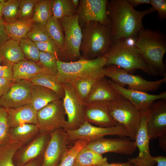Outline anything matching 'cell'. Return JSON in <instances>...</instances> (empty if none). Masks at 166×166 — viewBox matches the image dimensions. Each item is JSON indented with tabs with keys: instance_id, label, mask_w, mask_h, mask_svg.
I'll return each instance as SVG.
<instances>
[{
	"instance_id": "1",
	"label": "cell",
	"mask_w": 166,
	"mask_h": 166,
	"mask_svg": "<svg viewBox=\"0 0 166 166\" xmlns=\"http://www.w3.org/2000/svg\"><path fill=\"white\" fill-rule=\"evenodd\" d=\"M155 11L152 7L141 11L136 10L127 0H108L107 12L113 43L135 37L144 28L143 18Z\"/></svg>"
},
{
	"instance_id": "2",
	"label": "cell",
	"mask_w": 166,
	"mask_h": 166,
	"mask_svg": "<svg viewBox=\"0 0 166 166\" xmlns=\"http://www.w3.org/2000/svg\"><path fill=\"white\" fill-rule=\"evenodd\" d=\"M165 35L157 31L143 28L135 38V46L154 76H166L163 57L166 53Z\"/></svg>"
},
{
	"instance_id": "3",
	"label": "cell",
	"mask_w": 166,
	"mask_h": 166,
	"mask_svg": "<svg viewBox=\"0 0 166 166\" xmlns=\"http://www.w3.org/2000/svg\"><path fill=\"white\" fill-rule=\"evenodd\" d=\"M81 31V58L92 60L103 56L113 44L110 25L92 22L82 28Z\"/></svg>"
},
{
	"instance_id": "4",
	"label": "cell",
	"mask_w": 166,
	"mask_h": 166,
	"mask_svg": "<svg viewBox=\"0 0 166 166\" xmlns=\"http://www.w3.org/2000/svg\"><path fill=\"white\" fill-rule=\"evenodd\" d=\"M57 73L56 77L62 83H71L83 78L100 79L104 76L103 70L106 66L103 56L92 60L81 58L77 60L64 62L57 58Z\"/></svg>"
},
{
	"instance_id": "5",
	"label": "cell",
	"mask_w": 166,
	"mask_h": 166,
	"mask_svg": "<svg viewBox=\"0 0 166 166\" xmlns=\"http://www.w3.org/2000/svg\"><path fill=\"white\" fill-rule=\"evenodd\" d=\"M103 56L106 60V66L115 65L130 73L136 69H140L149 75L154 76L138 49L135 46L124 41L113 43Z\"/></svg>"
},
{
	"instance_id": "6",
	"label": "cell",
	"mask_w": 166,
	"mask_h": 166,
	"mask_svg": "<svg viewBox=\"0 0 166 166\" xmlns=\"http://www.w3.org/2000/svg\"><path fill=\"white\" fill-rule=\"evenodd\" d=\"M109 111L112 118L123 126L135 141L141 121L140 111L122 96L110 102Z\"/></svg>"
},
{
	"instance_id": "7",
	"label": "cell",
	"mask_w": 166,
	"mask_h": 166,
	"mask_svg": "<svg viewBox=\"0 0 166 166\" xmlns=\"http://www.w3.org/2000/svg\"><path fill=\"white\" fill-rule=\"evenodd\" d=\"M103 73L104 77L110 78L112 81L122 86L127 85L128 89L146 92L157 90L166 81V76L157 81H148L115 65L106 66Z\"/></svg>"
},
{
	"instance_id": "8",
	"label": "cell",
	"mask_w": 166,
	"mask_h": 166,
	"mask_svg": "<svg viewBox=\"0 0 166 166\" xmlns=\"http://www.w3.org/2000/svg\"><path fill=\"white\" fill-rule=\"evenodd\" d=\"M65 35V44L61 61H73L81 58L80 46L82 40L81 29L77 14L60 20Z\"/></svg>"
},
{
	"instance_id": "9",
	"label": "cell",
	"mask_w": 166,
	"mask_h": 166,
	"mask_svg": "<svg viewBox=\"0 0 166 166\" xmlns=\"http://www.w3.org/2000/svg\"><path fill=\"white\" fill-rule=\"evenodd\" d=\"M62 100L51 102L37 112L40 133L51 132L64 128L66 122Z\"/></svg>"
},
{
	"instance_id": "10",
	"label": "cell",
	"mask_w": 166,
	"mask_h": 166,
	"mask_svg": "<svg viewBox=\"0 0 166 166\" xmlns=\"http://www.w3.org/2000/svg\"><path fill=\"white\" fill-rule=\"evenodd\" d=\"M61 84L65 92L62 99L63 105L67 117L63 129L74 130L85 121L84 113L85 103L78 97L70 84Z\"/></svg>"
},
{
	"instance_id": "11",
	"label": "cell",
	"mask_w": 166,
	"mask_h": 166,
	"mask_svg": "<svg viewBox=\"0 0 166 166\" xmlns=\"http://www.w3.org/2000/svg\"><path fill=\"white\" fill-rule=\"evenodd\" d=\"M65 131L68 142H75L80 139H87L91 141L107 135L130 137L129 133L123 126L118 123L114 127L103 128L93 125L85 121L78 128Z\"/></svg>"
},
{
	"instance_id": "12",
	"label": "cell",
	"mask_w": 166,
	"mask_h": 166,
	"mask_svg": "<svg viewBox=\"0 0 166 166\" xmlns=\"http://www.w3.org/2000/svg\"><path fill=\"white\" fill-rule=\"evenodd\" d=\"M107 0H80L77 9L78 23L81 29L95 22L110 25L107 12Z\"/></svg>"
},
{
	"instance_id": "13",
	"label": "cell",
	"mask_w": 166,
	"mask_h": 166,
	"mask_svg": "<svg viewBox=\"0 0 166 166\" xmlns=\"http://www.w3.org/2000/svg\"><path fill=\"white\" fill-rule=\"evenodd\" d=\"M85 147L101 155L114 152L127 155L133 154L136 148L135 141L128 137L116 138L102 137L90 141Z\"/></svg>"
},
{
	"instance_id": "14",
	"label": "cell",
	"mask_w": 166,
	"mask_h": 166,
	"mask_svg": "<svg viewBox=\"0 0 166 166\" xmlns=\"http://www.w3.org/2000/svg\"><path fill=\"white\" fill-rule=\"evenodd\" d=\"M148 110L140 111L141 121L135 140L139 150V155L136 157L129 159L127 161L135 166H154L156 163L151 155L149 148L150 139L146 126Z\"/></svg>"
},
{
	"instance_id": "15",
	"label": "cell",
	"mask_w": 166,
	"mask_h": 166,
	"mask_svg": "<svg viewBox=\"0 0 166 166\" xmlns=\"http://www.w3.org/2000/svg\"><path fill=\"white\" fill-rule=\"evenodd\" d=\"M50 137V133L39 132L23 145L13 156V161L15 166H23L38 157L43 156Z\"/></svg>"
},
{
	"instance_id": "16",
	"label": "cell",
	"mask_w": 166,
	"mask_h": 166,
	"mask_svg": "<svg viewBox=\"0 0 166 166\" xmlns=\"http://www.w3.org/2000/svg\"><path fill=\"white\" fill-rule=\"evenodd\" d=\"M32 85L26 80L14 82L7 92L0 98V106L6 109L15 108L30 104Z\"/></svg>"
},
{
	"instance_id": "17",
	"label": "cell",
	"mask_w": 166,
	"mask_h": 166,
	"mask_svg": "<svg viewBox=\"0 0 166 166\" xmlns=\"http://www.w3.org/2000/svg\"><path fill=\"white\" fill-rule=\"evenodd\" d=\"M50 139L43 156L42 166H58L67 150V134L63 128L50 133Z\"/></svg>"
},
{
	"instance_id": "18",
	"label": "cell",
	"mask_w": 166,
	"mask_h": 166,
	"mask_svg": "<svg viewBox=\"0 0 166 166\" xmlns=\"http://www.w3.org/2000/svg\"><path fill=\"white\" fill-rule=\"evenodd\" d=\"M146 126L150 140L166 133V100L156 101L149 106Z\"/></svg>"
},
{
	"instance_id": "19",
	"label": "cell",
	"mask_w": 166,
	"mask_h": 166,
	"mask_svg": "<svg viewBox=\"0 0 166 166\" xmlns=\"http://www.w3.org/2000/svg\"><path fill=\"white\" fill-rule=\"evenodd\" d=\"M109 81L113 88L140 111L148 109L150 105L156 101L166 100V91L158 94H150L141 91L125 88L111 80Z\"/></svg>"
},
{
	"instance_id": "20",
	"label": "cell",
	"mask_w": 166,
	"mask_h": 166,
	"mask_svg": "<svg viewBox=\"0 0 166 166\" xmlns=\"http://www.w3.org/2000/svg\"><path fill=\"white\" fill-rule=\"evenodd\" d=\"M110 102H96L85 103L84 113L85 121L99 127L109 128L117 123L109 113Z\"/></svg>"
},
{
	"instance_id": "21",
	"label": "cell",
	"mask_w": 166,
	"mask_h": 166,
	"mask_svg": "<svg viewBox=\"0 0 166 166\" xmlns=\"http://www.w3.org/2000/svg\"><path fill=\"white\" fill-rule=\"evenodd\" d=\"M122 96L112 87L109 80L103 77L97 81L84 102L89 103L96 102H110Z\"/></svg>"
},
{
	"instance_id": "22",
	"label": "cell",
	"mask_w": 166,
	"mask_h": 166,
	"mask_svg": "<svg viewBox=\"0 0 166 166\" xmlns=\"http://www.w3.org/2000/svg\"><path fill=\"white\" fill-rule=\"evenodd\" d=\"M6 109L8 115V123L10 128L26 123L38 125L37 111L30 104L17 108Z\"/></svg>"
},
{
	"instance_id": "23",
	"label": "cell",
	"mask_w": 166,
	"mask_h": 166,
	"mask_svg": "<svg viewBox=\"0 0 166 166\" xmlns=\"http://www.w3.org/2000/svg\"><path fill=\"white\" fill-rule=\"evenodd\" d=\"M13 70L12 80L14 82L21 80H28L40 74H51L38 62L31 60L24 59L14 64Z\"/></svg>"
},
{
	"instance_id": "24",
	"label": "cell",
	"mask_w": 166,
	"mask_h": 166,
	"mask_svg": "<svg viewBox=\"0 0 166 166\" xmlns=\"http://www.w3.org/2000/svg\"><path fill=\"white\" fill-rule=\"evenodd\" d=\"M61 99L58 94L50 89L41 85H32L30 104L37 112L50 103Z\"/></svg>"
},
{
	"instance_id": "25",
	"label": "cell",
	"mask_w": 166,
	"mask_h": 166,
	"mask_svg": "<svg viewBox=\"0 0 166 166\" xmlns=\"http://www.w3.org/2000/svg\"><path fill=\"white\" fill-rule=\"evenodd\" d=\"M0 58L5 65L14 64L25 59L19 45V41L10 39L0 49Z\"/></svg>"
},
{
	"instance_id": "26",
	"label": "cell",
	"mask_w": 166,
	"mask_h": 166,
	"mask_svg": "<svg viewBox=\"0 0 166 166\" xmlns=\"http://www.w3.org/2000/svg\"><path fill=\"white\" fill-rule=\"evenodd\" d=\"M34 22L32 18L18 19L10 22H4V25L10 38L20 41L27 38L28 33Z\"/></svg>"
},
{
	"instance_id": "27",
	"label": "cell",
	"mask_w": 166,
	"mask_h": 166,
	"mask_svg": "<svg viewBox=\"0 0 166 166\" xmlns=\"http://www.w3.org/2000/svg\"><path fill=\"white\" fill-rule=\"evenodd\" d=\"M40 132L38 125L31 124H23L10 128V142H20L26 144Z\"/></svg>"
},
{
	"instance_id": "28",
	"label": "cell",
	"mask_w": 166,
	"mask_h": 166,
	"mask_svg": "<svg viewBox=\"0 0 166 166\" xmlns=\"http://www.w3.org/2000/svg\"><path fill=\"white\" fill-rule=\"evenodd\" d=\"M107 163L106 157L85 146L77 155L73 166H97Z\"/></svg>"
},
{
	"instance_id": "29",
	"label": "cell",
	"mask_w": 166,
	"mask_h": 166,
	"mask_svg": "<svg viewBox=\"0 0 166 166\" xmlns=\"http://www.w3.org/2000/svg\"><path fill=\"white\" fill-rule=\"evenodd\" d=\"M45 26L50 38L60 50L61 60L65 44L63 29L60 20L54 18L52 16L49 19Z\"/></svg>"
},
{
	"instance_id": "30",
	"label": "cell",
	"mask_w": 166,
	"mask_h": 166,
	"mask_svg": "<svg viewBox=\"0 0 166 166\" xmlns=\"http://www.w3.org/2000/svg\"><path fill=\"white\" fill-rule=\"evenodd\" d=\"M33 85H41L50 89L58 94L63 99L65 95L64 89L62 84L55 76L42 73L28 80Z\"/></svg>"
},
{
	"instance_id": "31",
	"label": "cell",
	"mask_w": 166,
	"mask_h": 166,
	"mask_svg": "<svg viewBox=\"0 0 166 166\" xmlns=\"http://www.w3.org/2000/svg\"><path fill=\"white\" fill-rule=\"evenodd\" d=\"M77 8L72 0H53L52 7V17L60 20L65 17L77 14Z\"/></svg>"
},
{
	"instance_id": "32",
	"label": "cell",
	"mask_w": 166,
	"mask_h": 166,
	"mask_svg": "<svg viewBox=\"0 0 166 166\" xmlns=\"http://www.w3.org/2000/svg\"><path fill=\"white\" fill-rule=\"evenodd\" d=\"M53 0H39L36 3L32 19L34 22L45 24L52 16Z\"/></svg>"
},
{
	"instance_id": "33",
	"label": "cell",
	"mask_w": 166,
	"mask_h": 166,
	"mask_svg": "<svg viewBox=\"0 0 166 166\" xmlns=\"http://www.w3.org/2000/svg\"><path fill=\"white\" fill-rule=\"evenodd\" d=\"M25 144L20 142H10L0 146V166H15L13 156L17 151Z\"/></svg>"
},
{
	"instance_id": "34",
	"label": "cell",
	"mask_w": 166,
	"mask_h": 166,
	"mask_svg": "<svg viewBox=\"0 0 166 166\" xmlns=\"http://www.w3.org/2000/svg\"><path fill=\"white\" fill-rule=\"evenodd\" d=\"M99 79L83 78L69 83L71 85L79 98L84 102Z\"/></svg>"
},
{
	"instance_id": "35",
	"label": "cell",
	"mask_w": 166,
	"mask_h": 166,
	"mask_svg": "<svg viewBox=\"0 0 166 166\" xmlns=\"http://www.w3.org/2000/svg\"><path fill=\"white\" fill-rule=\"evenodd\" d=\"M90 141L88 140L80 139L75 141L74 145L67 150L62 156L58 166H73L79 152Z\"/></svg>"
},
{
	"instance_id": "36",
	"label": "cell",
	"mask_w": 166,
	"mask_h": 166,
	"mask_svg": "<svg viewBox=\"0 0 166 166\" xmlns=\"http://www.w3.org/2000/svg\"><path fill=\"white\" fill-rule=\"evenodd\" d=\"M19 0L5 1L2 9V18L4 22H10L18 19Z\"/></svg>"
},
{
	"instance_id": "37",
	"label": "cell",
	"mask_w": 166,
	"mask_h": 166,
	"mask_svg": "<svg viewBox=\"0 0 166 166\" xmlns=\"http://www.w3.org/2000/svg\"><path fill=\"white\" fill-rule=\"evenodd\" d=\"M27 38L34 42H44L50 38L45 26L36 22L32 25Z\"/></svg>"
},
{
	"instance_id": "38",
	"label": "cell",
	"mask_w": 166,
	"mask_h": 166,
	"mask_svg": "<svg viewBox=\"0 0 166 166\" xmlns=\"http://www.w3.org/2000/svg\"><path fill=\"white\" fill-rule=\"evenodd\" d=\"M19 45L24 56L38 63L40 51L34 42L28 38L22 39L19 41Z\"/></svg>"
},
{
	"instance_id": "39",
	"label": "cell",
	"mask_w": 166,
	"mask_h": 166,
	"mask_svg": "<svg viewBox=\"0 0 166 166\" xmlns=\"http://www.w3.org/2000/svg\"><path fill=\"white\" fill-rule=\"evenodd\" d=\"M57 58L51 54L40 51L38 63L51 74L56 76L57 73Z\"/></svg>"
},
{
	"instance_id": "40",
	"label": "cell",
	"mask_w": 166,
	"mask_h": 166,
	"mask_svg": "<svg viewBox=\"0 0 166 166\" xmlns=\"http://www.w3.org/2000/svg\"><path fill=\"white\" fill-rule=\"evenodd\" d=\"M10 128L7 110L0 106V146L10 142Z\"/></svg>"
},
{
	"instance_id": "41",
	"label": "cell",
	"mask_w": 166,
	"mask_h": 166,
	"mask_svg": "<svg viewBox=\"0 0 166 166\" xmlns=\"http://www.w3.org/2000/svg\"><path fill=\"white\" fill-rule=\"evenodd\" d=\"M39 0H21L18 19L32 18L36 3Z\"/></svg>"
},
{
	"instance_id": "42",
	"label": "cell",
	"mask_w": 166,
	"mask_h": 166,
	"mask_svg": "<svg viewBox=\"0 0 166 166\" xmlns=\"http://www.w3.org/2000/svg\"><path fill=\"white\" fill-rule=\"evenodd\" d=\"M34 43L40 51L51 54L60 60V52L51 38L45 42Z\"/></svg>"
},
{
	"instance_id": "43",
	"label": "cell",
	"mask_w": 166,
	"mask_h": 166,
	"mask_svg": "<svg viewBox=\"0 0 166 166\" xmlns=\"http://www.w3.org/2000/svg\"><path fill=\"white\" fill-rule=\"evenodd\" d=\"M155 10L158 12V17L161 20L166 18V0H151L150 3Z\"/></svg>"
},
{
	"instance_id": "44",
	"label": "cell",
	"mask_w": 166,
	"mask_h": 166,
	"mask_svg": "<svg viewBox=\"0 0 166 166\" xmlns=\"http://www.w3.org/2000/svg\"><path fill=\"white\" fill-rule=\"evenodd\" d=\"M14 82L12 79L0 77V98L7 92Z\"/></svg>"
},
{
	"instance_id": "45",
	"label": "cell",
	"mask_w": 166,
	"mask_h": 166,
	"mask_svg": "<svg viewBox=\"0 0 166 166\" xmlns=\"http://www.w3.org/2000/svg\"><path fill=\"white\" fill-rule=\"evenodd\" d=\"M13 65H5L4 67L0 69V77L12 79Z\"/></svg>"
},
{
	"instance_id": "46",
	"label": "cell",
	"mask_w": 166,
	"mask_h": 166,
	"mask_svg": "<svg viewBox=\"0 0 166 166\" xmlns=\"http://www.w3.org/2000/svg\"><path fill=\"white\" fill-rule=\"evenodd\" d=\"M10 39L6 32L3 20H0V49L4 43Z\"/></svg>"
},
{
	"instance_id": "47",
	"label": "cell",
	"mask_w": 166,
	"mask_h": 166,
	"mask_svg": "<svg viewBox=\"0 0 166 166\" xmlns=\"http://www.w3.org/2000/svg\"><path fill=\"white\" fill-rule=\"evenodd\" d=\"M43 156L38 157L31 160L23 166H42Z\"/></svg>"
},
{
	"instance_id": "48",
	"label": "cell",
	"mask_w": 166,
	"mask_h": 166,
	"mask_svg": "<svg viewBox=\"0 0 166 166\" xmlns=\"http://www.w3.org/2000/svg\"><path fill=\"white\" fill-rule=\"evenodd\" d=\"M129 4L134 7L138 5L143 4L150 3L151 0H127Z\"/></svg>"
},
{
	"instance_id": "49",
	"label": "cell",
	"mask_w": 166,
	"mask_h": 166,
	"mask_svg": "<svg viewBox=\"0 0 166 166\" xmlns=\"http://www.w3.org/2000/svg\"><path fill=\"white\" fill-rule=\"evenodd\" d=\"M153 160L157 163V166H166V157L160 156H153Z\"/></svg>"
},
{
	"instance_id": "50",
	"label": "cell",
	"mask_w": 166,
	"mask_h": 166,
	"mask_svg": "<svg viewBox=\"0 0 166 166\" xmlns=\"http://www.w3.org/2000/svg\"><path fill=\"white\" fill-rule=\"evenodd\" d=\"M159 145L160 147L166 152V133L159 137Z\"/></svg>"
},
{
	"instance_id": "51",
	"label": "cell",
	"mask_w": 166,
	"mask_h": 166,
	"mask_svg": "<svg viewBox=\"0 0 166 166\" xmlns=\"http://www.w3.org/2000/svg\"><path fill=\"white\" fill-rule=\"evenodd\" d=\"M97 166H135L133 164H130L127 162L124 163H112L109 164L108 163L101 165Z\"/></svg>"
},
{
	"instance_id": "52",
	"label": "cell",
	"mask_w": 166,
	"mask_h": 166,
	"mask_svg": "<svg viewBox=\"0 0 166 166\" xmlns=\"http://www.w3.org/2000/svg\"><path fill=\"white\" fill-rule=\"evenodd\" d=\"M5 0H0V20H2V9L3 5L5 2Z\"/></svg>"
},
{
	"instance_id": "53",
	"label": "cell",
	"mask_w": 166,
	"mask_h": 166,
	"mask_svg": "<svg viewBox=\"0 0 166 166\" xmlns=\"http://www.w3.org/2000/svg\"><path fill=\"white\" fill-rule=\"evenodd\" d=\"M72 1L74 6L77 8L79 4V0H72Z\"/></svg>"
},
{
	"instance_id": "54",
	"label": "cell",
	"mask_w": 166,
	"mask_h": 166,
	"mask_svg": "<svg viewBox=\"0 0 166 166\" xmlns=\"http://www.w3.org/2000/svg\"><path fill=\"white\" fill-rule=\"evenodd\" d=\"M5 65L3 66H1L0 65V69H2L4 67Z\"/></svg>"
},
{
	"instance_id": "55",
	"label": "cell",
	"mask_w": 166,
	"mask_h": 166,
	"mask_svg": "<svg viewBox=\"0 0 166 166\" xmlns=\"http://www.w3.org/2000/svg\"><path fill=\"white\" fill-rule=\"evenodd\" d=\"M1 59L0 58V62H1Z\"/></svg>"
},
{
	"instance_id": "56",
	"label": "cell",
	"mask_w": 166,
	"mask_h": 166,
	"mask_svg": "<svg viewBox=\"0 0 166 166\" xmlns=\"http://www.w3.org/2000/svg\"></svg>"
}]
</instances>
